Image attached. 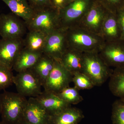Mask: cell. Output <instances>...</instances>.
<instances>
[{
  "label": "cell",
  "mask_w": 124,
  "mask_h": 124,
  "mask_svg": "<svg viewBox=\"0 0 124 124\" xmlns=\"http://www.w3.org/2000/svg\"><path fill=\"white\" fill-rule=\"evenodd\" d=\"M12 71L0 65V91L5 89L13 84L14 76Z\"/></svg>",
  "instance_id": "484cf974"
},
{
  "label": "cell",
  "mask_w": 124,
  "mask_h": 124,
  "mask_svg": "<svg viewBox=\"0 0 124 124\" xmlns=\"http://www.w3.org/2000/svg\"><path fill=\"white\" fill-rule=\"evenodd\" d=\"M54 60L43 54L33 67L31 69L37 76L43 86L53 70Z\"/></svg>",
  "instance_id": "44dd1931"
},
{
  "label": "cell",
  "mask_w": 124,
  "mask_h": 124,
  "mask_svg": "<svg viewBox=\"0 0 124 124\" xmlns=\"http://www.w3.org/2000/svg\"><path fill=\"white\" fill-rule=\"evenodd\" d=\"M27 29L25 22L13 13L0 15V36L1 38H23Z\"/></svg>",
  "instance_id": "9c48e42d"
},
{
  "label": "cell",
  "mask_w": 124,
  "mask_h": 124,
  "mask_svg": "<svg viewBox=\"0 0 124 124\" xmlns=\"http://www.w3.org/2000/svg\"><path fill=\"white\" fill-rule=\"evenodd\" d=\"M35 11L51 7L50 0H27Z\"/></svg>",
  "instance_id": "83f0119b"
},
{
  "label": "cell",
  "mask_w": 124,
  "mask_h": 124,
  "mask_svg": "<svg viewBox=\"0 0 124 124\" xmlns=\"http://www.w3.org/2000/svg\"><path fill=\"white\" fill-rule=\"evenodd\" d=\"M84 117L80 109L71 106L50 116L49 124H78Z\"/></svg>",
  "instance_id": "9a60e30c"
},
{
  "label": "cell",
  "mask_w": 124,
  "mask_h": 124,
  "mask_svg": "<svg viewBox=\"0 0 124 124\" xmlns=\"http://www.w3.org/2000/svg\"><path fill=\"white\" fill-rule=\"evenodd\" d=\"M26 25L29 31H39L48 35L61 28L59 11L52 6L35 11L33 17Z\"/></svg>",
  "instance_id": "277c9868"
},
{
  "label": "cell",
  "mask_w": 124,
  "mask_h": 124,
  "mask_svg": "<svg viewBox=\"0 0 124 124\" xmlns=\"http://www.w3.org/2000/svg\"><path fill=\"white\" fill-rule=\"evenodd\" d=\"M1 108L0 96V116H1Z\"/></svg>",
  "instance_id": "1f68e13d"
},
{
  "label": "cell",
  "mask_w": 124,
  "mask_h": 124,
  "mask_svg": "<svg viewBox=\"0 0 124 124\" xmlns=\"http://www.w3.org/2000/svg\"><path fill=\"white\" fill-rule=\"evenodd\" d=\"M113 70L95 52L83 53L82 72L91 80L94 86L103 84L110 77Z\"/></svg>",
  "instance_id": "3957f363"
},
{
  "label": "cell",
  "mask_w": 124,
  "mask_h": 124,
  "mask_svg": "<svg viewBox=\"0 0 124 124\" xmlns=\"http://www.w3.org/2000/svg\"><path fill=\"white\" fill-rule=\"evenodd\" d=\"M99 54L109 67H124V40L122 39L105 42Z\"/></svg>",
  "instance_id": "30bf717a"
},
{
  "label": "cell",
  "mask_w": 124,
  "mask_h": 124,
  "mask_svg": "<svg viewBox=\"0 0 124 124\" xmlns=\"http://www.w3.org/2000/svg\"><path fill=\"white\" fill-rule=\"evenodd\" d=\"M47 36L39 31H29L24 39V47L33 52L43 53Z\"/></svg>",
  "instance_id": "ffe728a7"
},
{
  "label": "cell",
  "mask_w": 124,
  "mask_h": 124,
  "mask_svg": "<svg viewBox=\"0 0 124 124\" xmlns=\"http://www.w3.org/2000/svg\"><path fill=\"white\" fill-rule=\"evenodd\" d=\"M79 91L75 86H68L56 94L59 97L67 103L70 104H78L84 99L79 93Z\"/></svg>",
  "instance_id": "603a6c76"
},
{
  "label": "cell",
  "mask_w": 124,
  "mask_h": 124,
  "mask_svg": "<svg viewBox=\"0 0 124 124\" xmlns=\"http://www.w3.org/2000/svg\"><path fill=\"white\" fill-rule=\"evenodd\" d=\"M0 124H7L6 123H5V122H3V121H0Z\"/></svg>",
  "instance_id": "d6a6232c"
},
{
  "label": "cell",
  "mask_w": 124,
  "mask_h": 124,
  "mask_svg": "<svg viewBox=\"0 0 124 124\" xmlns=\"http://www.w3.org/2000/svg\"><path fill=\"white\" fill-rule=\"evenodd\" d=\"M110 12L101 3L94 0L78 26L100 36L103 23Z\"/></svg>",
  "instance_id": "52a82bcc"
},
{
  "label": "cell",
  "mask_w": 124,
  "mask_h": 124,
  "mask_svg": "<svg viewBox=\"0 0 124 124\" xmlns=\"http://www.w3.org/2000/svg\"><path fill=\"white\" fill-rule=\"evenodd\" d=\"M100 36L105 42L121 39V31L116 14L110 13L105 18Z\"/></svg>",
  "instance_id": "2e32d148"
},
{
  "label": "cell",
  "mask_w": 124,
  "mask_h": 124,
  "mask_svg": "<svg viewBox=\"0 0 124 124\" xmlns=\"http://www.w3.org/2000/svg\"><path fill=\"white\" fill-rule=\"evenodd\" d=\"M65 31L68 48L82 53H99L105 42L99 35L79 26L70 28Z\"/></svg>",
  "instance_id": "6da1fadb"
},
{
  "label": "cell",
  "mask_w": 124,
  "mask_h": 124,
  "mask_svg": "<svg viewBox=\"0 0 124 124\" xmlns=\"http://www.w3.org/2000/svg\"><path fill=\"white\" fill-rule=\"evenodd\" d=\"M111 13L116 14L124 7V0H96Z\"/></svg>",
  "instance_id": "4316f807"
},
{
  "label": "cell",
  "mask_w": 124,
  "mask_h": 124,
  "mask_svg": "<svg viewBox=\"0 0 124 124\" xmlns=\"http://www.w3.org/2000/svg\"><path fill=\"white\" fill-rule=\"evenodd\" d=\"M67 48L66 31L60 28L48 35L43 54L59 61Z\"/></svg>",
  "instance_id": "7c38bea8"
},
{
  "label": "cell",
  "mask_w": 124,
  "mask_h": 124,
  "mask_svg": "<svg viewBox=\"0 0 124 124\" xmlns=\"http://www.w3.org/2000/svg\"><path fill=\"white\" fill-rule=\"evenodd\" d=\"M35 98L50 116L55 115L71 106L56 94L45 91Z\"/></svg>",
  "instance_id": "5bb4252c"
},
{
  "label": "cell",
  "mask_w": 124,
  "mask_h": 124,
  "mask_svg": "<svg viewBox=\"0 0 124 124\" xmlns=\"http://www.w3.org/2000/svg\"><path fill=\"white\" fill-rule=\"evenodd\" d=\"M72 82L79 90L90 89L94 86L90 79L82 72L73 74Z\"/></svg>",
  "instance_id": "d4e9b609"
},
{
  "label": "cell",
  "mask_w": 124,
  "mask_h": 124,
  "mask_svg": "<svg viewBox=\"0 0 124 124\" xmlns=\"http://www.w3.org/2000/svg\"><path fill=\"white\" fill-rule=\"evenodd\" d=\"M121 31V39L124 40V7L116 14Z\"/></svg>",
  "instance_id": "f546056e"
},
{
  "label": "cell",
  "mask_w": 124,
  "mask_h": 124,
  "mask_svg": "<svg viewBox=\"0 0 124 124\" xmlns=\"http://www.w3.org/2000/svg\"><path fill=\"white\" fill-rule=\"evenodd\" d=\"M50 116L35 98H29L23 118L31 124H49Z\"/></svg>",
  "instance_id": "4fadbf2b"
},
{
  "label": "cell",
  "mask_w": 124,
  "mask_h": 124,
  "mask_svg": "<svg viewBox=\"0 0 124 124\" xmlns=\"http://www.w3.org/2000/svg\"><path fill=\"white\" fill-rule=\"evenodd\" d=\"M13 84L17 93L26 97L35 98L42 92V84L31 69L18 72L14 76Z\"/></svg>",
  "instance_id": "8992f818"
},
{
  "label": "cell",
  "mask_w": 124,
  "mask_h": 124,
  "mask_svg": "<svg viewBox=\"0 0 124 124\" xmlns=\"http://www.w3.org/2000/svg\"><path fill=\"white\" fill-rule=\"evenodd\" d=\"M24 39H0V65L12 70L19 54L24 47Z\"/></svg>",
  "instance_id": "8fae6325"
},
{
  "label": "cell",
  "mask_w": 124,
  "mask_h": 124,
  "mask_svg": "<svg viewBox=\"0 0 124 124\" xmlns=\"http://www.w3.org/2000/svg\"><path fill=\"white\" fill-rule=\"evenodd\" d=\"M59 62L72 75L82 72L83 53L68 48Z\"/></svg>",
  "instance_id": "ac0fdd59"
},
{
  "label": "cell",
  "mask_w": 124,
  "mask_h": 124,
  "mask_svg": "<svg viewBox=\"0 0 124 124\" xmlns=\"http://www.w3.org/2000/svg\"><path fill=\"white\" fill-rule=\"evenodd\" d=\"M1 116L7 124H15L21 119L28 99L19 93L5 91L0 94Z\"/></svg>",
  "instance_id": "7a4b0ae2"
},
{
  "label": "cell",
  "mask_w": 124,
  "mask_h": 124,
  "mask_svg": "<svg viewBox=\"0 0 124 124\" xmlns=\"http://www.w3.org/2000/svg\"><path fill=\"white\" fill-rule=\"evenodd\" d=\"M94 0H73L59 12L61 28L78 26Z\"/></svg>",
  "instance_id": "5b68a950"
},
{
  "label": "cell",
  "mask_w": 124,
  "mask_h": 124,
  "mask_svg": "<svg viewBox=\"0 0 124 124\" xmlns=\"http://www.w3.org/2000/svg\"><path fill=\"white\" fill-rule=\"evenodd\" d=\"M111 120L112 124H124V100L119 99L112 105Z\"/></svg>",
  "instance_id": "cb8c5ba5"
},
{
  "label": "cell",
  "mask_w": 124,
  "mask_h": 124,
  "mask_svg": "<svg viewBox=\"0 0 124 124\" xmlns=\"http://www.w3.org/2000/svg\"><path fill=\"white\" fill-rule=\"evenodd\" d=\"M6 4L12 13L21 18L25 23L33 17L35 11L27 0H1Z\"/></svg>",
  "instance_id": "d6986e66"
},
{
  "label": "cell",
  "mask_w": 124,
  "mask_h": 124,
  "mask_svg": "<svg viewBox=\"0 0 124 124\" xmlns=\"http://www.w3.org/2000/svg\"><path fill=\"white\" fill-rule=\"evenodd\" d=\"M42 53L31 51L24 47L19 54L12 70L18 72L31 69L38 62Z\"/></svg>",
  "instance_id": "e0dca14e"
},
{
  "label": "cell",
  "mask_w": 124,
  "mask_h": 124,
  "mask_svg": "<svg viewBox=\"0 0 124 124\" xmlns=\"http://www.w3.org/2000/svg\"><path fill=\"white\" fill-rule=\"evenodd\" d=\"M73 75L59 61L54 60L53 70L43 85L44 91L55 94L69 86Z\"/></svg>",
  "instance_id": "ba28073f"
},
{
  "label": "cell",
  "mask_w": 124,
  "mask_h": 124,
  "mask_svg": "<svg viewBox=\"0 0 124 124\" xmlns=\"http://www.w3.org/2000/svg\"><path fill=\"white\" fill-rule=\"evenodd\" d=\"M52 7L59 11L64 8L73 0H50Z\"/></svg>",
  "instance_id": "f1b7e54d"
},
{
  "label": "cell",
  "mask_w": 124,
  "mask_h": 124,
  "mask_svg": "<svg viewBox=\"0 0 124 124\" xmlns=\"http://www.w3.org/2000/svg\"><path fill=\"white\" fill-rule=\"evenodd\" d=\"M109 79L108 87L111 93L124 100V67L115 68Z\"/></svg>",
  "instance_id": "7402d4cb"
},
{
  "label": "cell",
  "mask_w": 124,
  "mask_h": 124,
  "mask_svg": "<svg viewBox=\"0 0 124 124\" xmlns=\"http://www.w3.org/2000/svg\"><path fill=\"white\" fill-rule=\"evenodd\" d=\"M31 124L30 123H28V122H27L23 118H22L21 119L19 120L17 122H16V124Z\"/></svg>",
  "instance_id": "4dcf8cb0"
}]
</instances>
